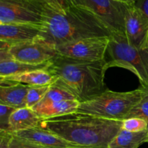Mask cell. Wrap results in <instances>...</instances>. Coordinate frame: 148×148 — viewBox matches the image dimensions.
<instances>
[{
	"instance_id": "2e32d148",
	"label": "cell",
	"mask_w": 148,
	"mask_h": 148,
	"mask_svg": "<svg viewBox=\"0 0 148 148\" xmlns=\"http://www.w3.org/2000/svg\"><path fill=\"white\" fill-rule=\"evenodd\" d=\"M148 141V129L142 132H129L121 128L108 148H138Z\"/></svg>"
},
{
	"instance_id": "e0dca14e",
	"label": "cell",
	"mask_w": 148,
	"mask_h": 148,
	"mask_svg": "<svg viewBox=\"0 0 148 148\" xmlns=\"http://www.w3.org/2000/svg\"><path fill=\"white\" fill-rule=\"evenodd\" d=\"M79 104L80 103L75 99L66 100V101L54 103L47 106L38 108L34 111L42 120H44L76 113Z\"/></svg>"
},
{
	"instance_id": "83f0119b",
	"label": "cell",
	"mask_w": 148,
	"mask_h": 148,
	"mask_svg": "<svg viewBox=\"0 0 148 148\" xmlns=\"http://www.w3.org/2000/svg\"><path fill=\"white\" fill-rule=\"evenodd\" d=\"M119 1L127 3V4H135L138 0H119Z\"/></svg>"
},
{
	"instance_id": "9c48e42d",
	"label": "cell",
	"mask_w": 148,
	"mask_h": 148,
	"mask_svg": "<svg viewBox=\"0 0 148 148\" xmlns=\"http://www.w3.org/2000/svg\"><path fill=\"white\" fill-rule=\"evenodd\" d=\"M8 52L12 59L33 65L47 63L58 54L56 48L41 37L9 46Z\"/></svg>"
},
{
	"instance_id": "5bb4252c",
	"label": "cell",
	"mask_w": 148,
	"mask_h": 148,
	"mask_svg": "<svg viewBox=\"0 0 148 148\" xmlns=\"http://www.w3.org/2000/svg\"><path fill=\"white\" fill-rule=\"evenodd\" d=\"M42 119L32 108H20L12 114L10 119L8 132L14 133L29 129L35 128L40 125Z\"/></svg>"
},
{
	"instance_id": "603a6c76",
	"label": "cell",
	"mask_w": 148,
	"mask_h": 148,
	"mask_svg": "<svg viewBox=\"0 0 148 148\" xmlns=\"http://www.w3.org/2000/svg\"><path fill=\"white\" fill-rule=\"evenodd\" d=\"M15 110L13 107L0 104V130L8 131L10 116Z\"/></svg>"
},
{
	"instance_id": "f1b7e54d",
	"label": "cell",
	"mask_w": 148,
	"mask_h": 148,
	"mask_svg": "<svg viewBox=\"0 0 148 148\" xmlns=\"http://www.w3.org/2000/svg\"><path fill=\"white\" fill-rule=\"evenodd\" d=\"M147 143H148V141H147Z\"/></svg>"
},
{
	"instance_id": "8992f818",
	"label": "cell",
	"mask_w": 148,
	"mask_h": 148,
	"mask_svg": "<svg viewBox=\"0 0 148 148\" xmlns=\"http://www.w3.org/2000/svg\"><path fill=\"white\" fill-rule=\"evenodd\" d=\"M44 4L40 0H0V24L44 25Z\"/></svg>"
},
{
	"instance_id": "cb8c5ba5",
	"label": "cell",
	"mask_w": 148,
	"mask_h": 148,
	"mask_svg": "<svg viewBox=\"0 0 148 148\" xmlns=\"http://www.w3.org/2000/svg\"><path fill=\"white\" fill-rule=\"evenodd\" d=\"M7 148H44L36 144L20 138L13 134V137Z\"/></svg>"
},
{
	"instance_id": "5b68a950",
	"label": "cell",
	"mask_w": 148,
	"mask_h": 148,
	"mask_svg": "<svg viewBox=\"0 0 148 148\" xmlns=\"http://www.w3.org/2000/svg\"><path fill=\"white\" fill-rule=\"evenodd\" d=\"M145 92V88L142 86L129 92H115L107 89L92 99L81 103L77 112L123 121L132 108L140 102Z\"/></svg>"
},
{
	"instance_id": "7c38bea8",
	"label": "cell",
	"mask_w": 148,
	"mask_h": 148,
	"mask_svg": "<svg viewBox=\"0 0 148 148\" xmlns=\"http://www.w3.org/2000/svg\"><path fill=\"white\" fill-rule=\"evenodd\" d=\"M14 134L44 148H81L40 126L18 132L14 133Z\"/></svg>"
},
{
	"instance_id": "ac0fdd59",
	"label": "cell",
	"mask_w": 148,
	"mask_h": 148,
	"mask_svg": "<svg viewBox=\"0 0 148 148\" xmlns=\"http://www.w3.org/2000/svg\"><path fill=\"white\" fill-rule=\"evenodd\" d=\"M48 63L49 62L43 64L33 65L12 59L0 61V77H6L37 69H45L48 66Z\"/></svg>"
},
{
	"instance_id": "9a60e30c",
	"label": "cell",
	"mask_w": 148,
	"mask_h": 148,
	"mask_svg": "<svg viewBox=\"0 0 148 148\" xmlns=\"http://www.w3.org/2000/svg\"><path fill=\"white\" fill-rule=\"evenodd\" d=\"M1 83H22L31 87L51 85L53 77L46 69H37L6 77H0Z\"/></svg>"
},
{
	"instance_id": "7a4b0ae2",
	"label": "cell",
	"mask_w": 148,
	"mask_h": 148,
	"mask_svg": "<svg viewBox=\"0 0 148 148\" xmlns=\"http://www.w3.org/2000/svg\"><path fill=\"white\" fill-rule=\"evenodd\" d=\"M45 69L53 77L52 85L66 90L80 103L107 90L104 82L106 60L85 62L58 53Z\"/></svg>"
},
{
	"instance_id": "ba28073f",
	"label": "cell",
	"mask_w": 148,
	"mask_h": 148,
	"mask_svg": "<svg viewBox=\"0 0 148 148\" xmlns=\"http://www.w3.org/2000/svg\"><path fill=\"white\" fill-rule=\"evenodd\" d=\"M109 37L82 38L56 46L59 54L85 62L105 60Z\"/></svg>"
},
{
	"instance_id": "4fadbf2b",
	"label": "cell",
	"mask_w": 148,
	"mask_h": 148,
	"mask_svg": "<svg viewBox=\"0 0 148 148\" xmlns=\"http://www.w3.org/2000/svg\"><path fill=\"white\" fill-rule=\"evenodd\" d=\"M30 86L22 83H1L0 104L16 108L26 107L25 100Z\"/></svg>"
},
{
	"instance_id": "ffe728a7",
	"label": "cell",
	"mask_w": 148,
	"mask_h": 148,
	"mask_svg": "<svg viewBox=\"0 0 148 148\" xmlns=\"http://www.w3.org/2000/svg\"><path fill=\"white\" fill-rule=\"evenodd\" d=\"M133 117L143 119L148 124V88H145V92L142 99L137 105L132 108L126 119Z\"/></svg>"
},
{
	"instance_id": "d6986e66",
	"label": "cell",
	"mask_w": 148,
	"mask_h": 148,
	"mask_svg": "<svg viewBox=\"0 0 148 148\" xmlns=\"http://www.w3.org/2000/svg\"><path fill=\"white\" fill-rule=\"evenodd\" d=\"M74 99H75V97L70 92L66 91V90L56 86L54 85H51L47 92H46V95L43 98V99L36 106L33 107L32 109L36 110L38 109V108L47 106L51 105V104L54 103L56 102Z\"/></svg>"
},
{
	"instance_id": "44dd1931",
	"label": "cell",
	"mask_w": 148,
	"mask_h": 148,
	"mask_svg": "<svg viewBox=\"0 0 148 148\" xmlns=\"http://www.w3.org/2000/svg\"><path fill=\"white\" fill-rule=\"evenodd\" d=\"M50 85H46V86H30L28 92H27V96H26L25 104L26 107L29 108H33L36 106L44 97L46 93L47 92Z\"/></svg>"
},
{
	"instance_id": "3957f363",
	"label": "cell",
	"mask_w": 148,
	"mask_h": 148,
	"mask_svg": "<svg viewBox=\"0 0 148 148\" xmlns=\"http://www.w3.org/2000/svg\"><path fill=\"white\" fill-rule=\"evenodd\" d=\"M40 127L81 148H108L122 121L76 112L42 120Z\"/></svg>"
},
{
	"instance_id": "d4e9b609",
	"label": "cell",
	"mask_w": 148,
	"mask_h": 148,
	"mask_svg": "<svg viewBox=\"0 0 148 148\" xmlns=\"http://www.w3.org/2000/svg\"><path fill=\"white\" fill-rule=\"evenodd\" d=\"M13 137L12 133L0 130V148H7Z\"/></svg>"
},
{
	"instance_id": "277c9868",
	"label": "cell",
	"mask_w": 148,
	"mask_h": 148,
	"mask_svg": "<svg viewBox=\"0 0 148 148\" xmlns=\"http://www.w3.org/2000/svg\"><path fill=\"white\" fill-rule=\"evenodd\" d=\"M105 60L106 69L113 66L128 69L137 77L142 87L148 88V47L132 46L124 33H114L109 37Z\"/></svg>"
},
{
	"instance_id": "30bf717a",
	"label": "cell",
	"mask_w": 148,
	"mask_h": 148,
	"mask_svg": "<svg viewBox=\"0 0 148 148\" xmlns=\"http://www.w3.org/2000/svg\"><path fill=\"white\" fill-rule=\"evenodd\" d=\"M125 36L135 47H148V17L134 4H129L125 12Z\"/></svg>"
},
{
	"instance_id": "7402d4cb",
	"label": "cell",
	"mask_w": 148,
	"mask_h": 148,
	"mask_svg": "<svg viewBox=\"0 0 148 148\" xmlns=\"http://www.w3.org/2000/svg\"><path fill=\"white\" fill-rule=\"evenodd\" d=\"M121 128L129 132H142L148 129V124L146 121L140 118H129L122 121Z\"/></svg>"
},
{
	"instance_id": "52a82bcc",
	"label": "cell",
	"mask_w": 148,
	"mask_h": 148,
	"mask_svg": "<svg viewBox=\"0 0 148 148\" xmlns=\"http://www.w3.org/2000/svg\"><path fill=\"white\" fill-rule=\"evenodd\" d=\"M69 4H78L90 9L112 30L125 34V12L129 4L119 0H68Z\"/></svg>"
},
{
	"instance_id": "8fae6325",
	"label": "cell",
	"mask_w": 148,
	"mask_h": 148,
	"mask_svg": "<svg viewBox=\"0 0 148 148\" xmlns=\"http://www.w3.org/2000/svg\"><path fill=\"white\" fill-rule=\"evenodd\" d=\"M44 27L30 23L0 24V41L9 46L41 37Z\"/></svg>"
},
{
	"instance_id": "6da1fadb",
	"label": "cell",
	"mask_w": 148,
	"mask_h": 148,
	"mask_svg": "<svg viewBox=\"0 0 148 148\" xmlns=\"http://www.w3.org/2000/svg\"><path fill=\"white\" fill-rule=\"evenodd\" d=\"M44 15L41 38L55 48L79 39L110 37L114 33L93 12L82 5L44 4Z\"/></svg>"
},
{
	"instance_id": "4316f807",
	"label": "cell",
	"mask_w": 148,
	"mask_h": 148,
	"mask_svg": "<svg viewBox=\"0 0 148 148\" xmlns=\"http://www.w3.org/2000/svg\"><path fill=\"white\" fill-rule=\"evenodd\" d=\"M42 3L44 4H56L65 7V6L69 5L68 0H40Z\"/></svg>"
},
{
	"instance_id": "484cf974",
	"label": "cell",
	"mask_w": 148,
	"mask_h": 148,
	"mask_svg": "<svg viewBox=\"0 0 148 148\" xmlns=\"http://www.w3.org/2000/svg\"><path fill=\"white\" fill-rule=\"evenodd\" d=\"M134 4L138 8L143 10L148 17V0H138Z\"/></svg>"
}]
</instances>
